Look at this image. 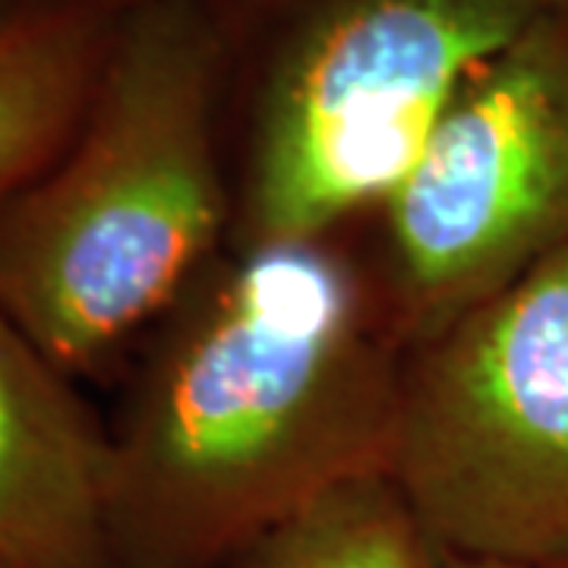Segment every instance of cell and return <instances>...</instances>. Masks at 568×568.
<instances>
[{
  "mask_svg": "<svg viewBox=\"0 0 568 568\" xmlns=\"http://www.w3.org/2000/svg\"><path fill=\"white\" fill-rule=\"evenodd\" d=\"M402 379L351 231L227 250L142 338L108 424V568H227L392 474Z\"/></svg>",
  "mask_w": 568,
  "mask_h": 568,
  "instance_id": "6da1fadb",
  "label": "cell"
},
{
  "mask_svg": "<svg viewBox=\"0 0 568 568\" xmlns=\"http://www.w3.org/2000/svg\"><path fill=\"white\" fill-rule=\"evenodd\" d=\"M209 0H123L77 133L0 200V313L73 379L126 364L231 250Z\"/></svg>",
  "mask_w": 568,
  "mask_h": 568,
  "instance_id": "7a4b0ae2",
  "label": "cell"
},
{
  "mask_svg": "<svg viewBox=\"0 0 568 568\" xmlns=\"http://www.w3.org/2000/svg\"><path fill=\"white\" fill-rule=\"evenodd\" d=\"M231 250L364 224L467 80L568 0H209Z\"/></svg>",
  "mask_w": 568,
  "mask_h": 568,
  "instance_id": "3957f363",
  "label": "cell"
},
{
  "mask_svg": "<svg viewBox=\"0 0 568 568\" xmlns=\"http://www.w3.org/2000/svg\"><path fill=\"white\" fill-rule=\"evenodd\" d=\"M351 234L405 354L568 246V7L467 80Z\"/></svg>",
  "mask_w": 568,
  "mask_h": 568,
  "instance_id": "277c9868",
  "label": "cell"
},
{
  "mask_svg": "<svg viewBox=\"0 0 568 568\" xmlns=\"http://www.w3.org/2000/svg\"><path fill=\"white\" fill-rule=\"evenodd\" d=\"M392 477L448 556L568 566V246L407 351Z\"/></svg>",
  "mask_w": 568,
  "mask_h": 568,
  "instance_id": "5b68a950",
  "label": "cell"
},
{
  "mask_svg": "<svg viewBox=\"0 0 568 568\" xmlns=\"http://www.w3.org/2000/svg\"><path fill=\"white\" fill-rule=\"evenodd\" d=\"M111 426L0 313V568H108Z\"/></svg>",
  "mask_w": 568,
  "mask_h": 568,
  "instance_id": "8992f818",
  "label": "cell"
},
{
  "mask_svg": "<svg viewBox=\"0 0 568 568\" xmlns=\"http://www.w3.org/2000/svg\"><path fill=\"white\" fill-rule=\"evenodd\" d=\"M123 0H22L0 29V200L54 162L102 73Z\"/></svg>",
  "mask_w": 568,
  "mask_h": 568,
  "instance_id": "52a82bcc",
  "label": "cell"
},
{
  "mask_svg": "<svg viewBox=\"0 0 568 568\" xmlns=\"http://www.w3.org/2000/svg\"><path fill=\"white\" fill-rule=\"evenodd\" d=\"M446 556L398 480L369 474L265 530L227 568H439Z\"/></svg>",
  "mask_w": 568,
  "mask_h": 568,
  "instance_id": "ba28073f",
  "label": "cell"
},
{
  "mask_svg": "<svg viewBox=\"0 0 568 568\" xmlns=\"http://www.w3.org/2000/svg\"><path fill=\"white\" fill-rule=\"evenodd\" d=\"M439 568H525L511 566V562H499V559H474V556H446Z\"/></svg>",
  "mask_w": 568,
  "mask_h": 568,
  "instance_id": "9c48e42d",
  "label": "cell"
},
{
  "mask_svg": "<svg viewBox=\"0 0 568 568\" xmlns=\"http://www.w3.org/2000/svg\"><path fill=\"white\" fill-rule=\"evenodd\" d=\"M20 7H22V0H0V29L20 13Z\"/></svg>",
  "mask_w": 568,
  "mask_h": 568,
  "instance_id": "30bf717a",
  "label": "cell"
},
{
  "mask_svg": "<svg viewBox=\"0 0 568 568\" xmlns=\"http://www.w3.org/2000/svg\"><path fill=\"white\" fill-rule=\"evenodd\" d=\"M556 568H568V566H556Z\"/></svg>",
  "mask_w": 568,
  "mask_h": 568,
  "instance_id": "8fae6325",
  "label": "cell"
}]
</instances>
